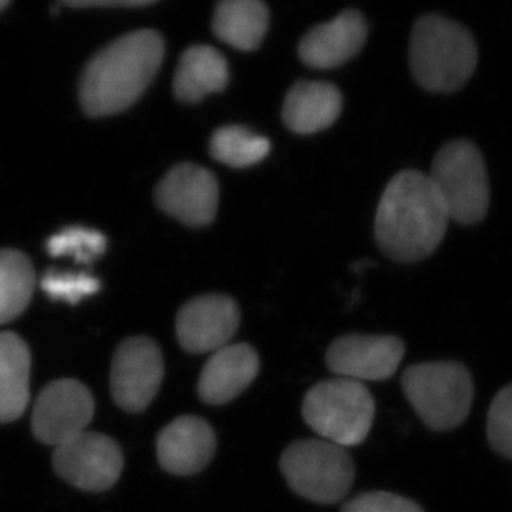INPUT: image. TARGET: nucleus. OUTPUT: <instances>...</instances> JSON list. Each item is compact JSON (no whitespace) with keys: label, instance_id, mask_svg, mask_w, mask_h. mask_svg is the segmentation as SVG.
Instances as JSON below:
<instances>
[{"label":"nucleus","instance_id":"obj_1","mask_svg":"<svg viewBox=\"0 0 512 512\" xmlns=\"http://www.w3.org/2000/svg\"><path fill=\"white\" fill-rule=\"evenodd\" d=\"M448 221L450 216L430 176L401 171L388 183L378 204L375 237L393 261H421L440 246Z\"/></svg>","mask_w":512,"mask_h":512},{"label":"nucleus","instance_id":"obj_2","mask_svg":"<svg viewBox=\"0 0 512 512\" xmlns=\"http://www.w3.org/2000/svg\"><path fill=\"white\" fill-rule=\"evenodd\" d=\"M165 58V40L155 30L123 35L90 60L80 82L88 116L115 115L131 107L150 87Z\"/></svg>","mask_w":512,"mask_h":512},{"label":"nucleus","instance_id":"obj_3","mask_svg":"<svg viewBox=\"0 0 512 512\" xmlns=\"http://www.w3.org/2000/svg\"><path fill=\"white\" fill-rule=\"evenodd\" d=\"M478 63L473 35L441 15L416 20L410 40L413 77L428 92H455L468 82Z\"/></svg>","mask_w":512,"mask_h":512},{"label":"nucleus","instance_id":"obj_4","mask_svg":"<svg viewBox=\"0 0 512 512\" xmlns=\"http://www.w3.org/2000/svg\"><path fill=\"white\" fill-rule=\"evenodd\" d=\"M401 388L430 430H455L466 421L473 405V378L463 363L413 365L403 373Z\"/></svg>","mask_w":512,"mask_h":512},{"label":"nucleus","instance_id":"obj_5","mask_svg":"<svg viewBox=\"0 0 512 512\" xmlns=\"http://www.w3.org/2000/svg\"><path fill=\"white\" fill-rule=\"evenodd\" d=\"M302 416L325 441L350 448L367 440L375 418V400L363 383L332 378L310 388Z\"/></svg>","mask_w":512,"mask_h":512},{"label":"nucleus","instance_id":"obj_6","mask_svg":"<svg viewBox=\"0 0 512 512\" xmlns=\"http://www.w3.org/2000/svg\"><path fill=\"white\" fill-rule=\"evenodd\" d=\"M281 471L294 493L317 504L340 503L355 481L345 448L325 440H300L285 448Z\"/></svg>","mask_w":512,"mask_h":512},{"label":"nucleus","instance_id":"obj_7","mask_svg":"<svg viewBox=\"0 0 512 512\" xmlns=\"http://www.w3.org/2000/svg\"><path fill=\"white\" fill-rule=\"evenodd\" d=\"M428 176L456 223L476 224L488 213V173L478 146L471 141L446 143L435 156Z\"/></svg>","mask_w":512,"mask_h":512},{"label":"nucleus","instance_id":"obj_8","mask_svg":"<svg viewBox=\"0 0 512 512\" xmlns=\"http://www.w3.org/2000/svg\"><path fill=\"white\" fill-rule=\"evenodd\" d=\"M52 464L58 478L73 488L102 493L120 479L125 456L113 438L87 430L55 446Z\"/></svg>","mask_w":512,"mask_h":512},{"label":"nucleus","instance_id":"obj_9","mask_svg":"<svg viewBox=\"0 0 512 512\" xmlns=\"http://www.w3.org/2000/svg\"><path fill=\"white\" fill-rule=\"evenodd\" d=\"M165 358L150 337H131L116 348L110 375L113 401L128 413H141L160 392Z\"/></svg>","mask_w":512,"mask_h":512},{"label":"nucleus","instance_id":"obj_10","mask_svg":"<svg viewBox=\"0 0 512 512\" xmlns=\"http://www.w3.org/2000/svg\"><path fill=\"white\" fill-rule=\"evenodd\" d=\"M95 400L83 383L62 378L40 392L32 413V433L44 445L58 446L87 431Z\"/></svg>","mask_w":512,"mask_h":512},{"label":"nucleus","instance_id":"obj_11","mask_svg":"<svg viewBox=\"0 0 512 512\" xmlns=\"http://www.w3.org/2000/svg\"><path fill=\"white\" fill-rule=\"evenodd\" d=\"M155 198L166 214L181 223L208 226L218 214V179L203 166L179 163L161 179Z\"/></svg>","mask_w":512,"mask_h":512},{"label":"nucleus","instance_id":"obj_12","mask_svg":"<svg viewBox=\"0 0 512 512\" xmlns=\"http://www.w3.org/2000/svg\"><path fill=\"white\" fill-rule=\"evenodd\" d=\"M405 357V343L392 335H343L327 350V367L355 382L393 377Z\"/></svg>","mask_w":512,"mask_h":512},{"label":"nucleus","instance_id":"obj_13","mask_svg":"<svg viewBox=\"0 0 512 512\" xmlns=\"http://www.w3.org/2000/svg\"><path fill=\"white\" fill-rule=\"evenodd\" d=\"M241 314L228 295H199L179 309L176 335L189 353L216 352L236 335Z\"/></svg>","mask_w":512,"mask_h":512},{"label":"nucleus","instance_id":"obj_14","mask_svg":"<svg viewBox=\"0 0 512 512\" xmlns=\"http://www.w3.org/2000/svg\"><path fill=\"white\" fill-rule=\"evenodd\" d=\"M218 441L213 426L199 416L184 415L166 425L156 440L161 468L174 476L203 471L216 455Z\"/></svg>","mask_w":512,"mask_h":512},{"label":"nucleus","instance_id":"obj_15","mask_svg":"<svg viewBox=\"0 0 512 512\" xmlns=\"http://www.w3.org/2000/svg\"><path fill=\"white\" fill-rule=\"evenodd\" d=\"M367 22L357 10H343L334 20L320 24L300 40L299 57L312 68H335L362 50Z\"/></svg>","mask_w":512,"mask_h":512},{"label":"nucleus","instance_id":"obj_16","mask_svg":"<svg viewBox=\"0 0 512 512\" xmlns=\"http://www.w3.org/2000/svg\"><path fill=\"white\" fill-rule=\"evenodd\" d=\"M261 360L247 343H234L219 348L203 367L198 382V395L208 405H226L246 392L256 380Z\"/></svg>","mask_w":512,"mask_h":512},{"label":"nucleus","instance_id":"obj_17","mask_svg":"<svg viewBox=\"0 0 512 512\" xmlns=\"http://www.w3.org/2000/svg\"><path fill=\"white\" fill-rule=\"evenodd\" d=\"M339 88L327 82H297L285 95L282 120L297 135H312L334 125L342 112Z\"/></svg>","mask_w":512,"mask_h":512},{"label":"nucleus","instance_id":"obj_18","mask_svg":"<svg viewBox=\"0 0 512 512\" xmlns=\"http://www.w3.org/2000/svg\"><path fill=\"white\" fill-rule=\"evenodd\" d=\"M228 82V62L223 54L209 45H194L179 58L173 90L179 102L198 103L209 93L224 90Z\"/></svg>","mask_w":512,"mask_h":512},{"label":"nucleus","instance_id":"obj_19","mask_svg":"<svg viewBox=\"0 0 512 512\" xmlns=\"http://www.w3.org/2000/svg\"><path fill=\"white\" fill-rule=\"evenodd\" d=\"M29 347L14 332L0 334V423L19 420L30 400Z\"/></svg>","mask_w":512,"mask_h":512},{"label":"nucleus","instance_id":"obj_20","mask_svg":"<svg viewBox=\"0 0 512 512\" xmlns=\"http://www.w3.org/2000/svg\"><path fill=\"white\" fill-rule=\"evenodd\" d=\"M269 17L261 0H224L214 10V34L234 49L252 52L266 37Z\"/></svg>","mask_w":512,"mask_h":512},{"label":"nucleus","instance_id":"obj_21","mask_svg":"<svg viewBox=\"0 0 512 512\" xmlns=\"http://www.w3.org/2000/svg\"><path fill=\"white\" fill-rule=\"evenodd\" d=\"M34 290L35 271L29 257L15 249H0V325L24 314Z\"/></svg>","mask_w":512,"mask_h":512},{"label":"nucleus","instance_id":"obj_22","mask_svg":"<svg viewBox=\"0 0 512 512\" xmlns=\"http://www.w3.org/2000/svg\"><path fill=\"white\" fill-rule=\"evenodd\" d=\"M209 151L214 160L231 168H247L266 160L271 141L246 126L229 125L214 131Z\"/></svg>","mask_w":512,"mask_h":512},{"label":"nucleus","instance_id":"obj_23","mask_svg":"<svg viewBox=\"0 0 512 512\" xmlns=\"http://www.w3.org/2000/svg\"><path fill=\"white\" fill-rule=\"evenodd\" d=\"M52 257L72 256L80 264H92L107 251V237L95 229H63L45 244Z\"/></svg>","mask_w":512,"mask_h":512},{"label":"nucleus","instance_id":"obj_24","mask_svg":"<svg viewBox=\"0 0 512 512\" xmlns=\"http://www.w3.org/2000/svg\"><path fill=\"white\" fill-rule=\"evenodd\" d=\"M42 289L50 299L75 305L85 297L97 294L102 289V282L90 274L49 271L42 277Z\"/></svg>","mask_w":512,"mask_h":512},{"label":"nucleus","instance_id":"obj_25","mask_svg":"<svg viewBox=\"0 0 512 512\" xmlns=\"http://www.w3.org/2000/svg\"><path fill=\"white\" fill-rule=\"evenodd\" d=\"M488 440L496 453L512 459V383L489 406Z\"/></svg>","mask_w":512,"mask_h":512},{"label":"nucleus","instance_id":"obj_26","mask_svg":"<svg viewBox=\"0 0 512 512\" xmlns=\"http://www.w3.org/2000/svg\"><path fill=\"white\" fill-rule=\"evenodd\" d=\"M340 512H425L411 501L398 494L387 491H373V493L358 494L343 504Z\"/></svg>","mask_w":512,"mask_h":512},{"label":"nucleus","instance_id":"obj_27","mask_svg":"<svg viewBox=\"0 0 512 512\" xmlns=\"http://www.w3.org/2000/svg\"><path fill=\"white\" fill-rule=\"evenodd\" d=\"M155 4V0H67L62 5L72 9H90V7H105V9H138Z\"/></svg>","mask_w":512,"mask_h":512},{"label":"nucleus","instance_id":"obj_28","mask_svg":"<svg viewBox=\"0 0 512 512\" xmlns=\"http://www.w3.org/2000/svg\"><path fill=\"white\" fill-rule=\"evenodd\" d=\"M9 5H10L9 0H0V12H2V10H4V9H7V7H9Z\"/></svg>","mask_w":512,"mask_h":512}]
</instances>
